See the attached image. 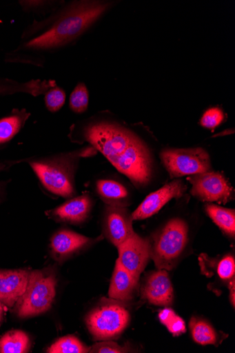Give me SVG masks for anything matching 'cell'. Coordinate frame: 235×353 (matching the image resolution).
Listing matches in <instances>:
<instances>
[{"label": "cell", "mask_w": 235, "mask_h": 353, "mask_svg": "<svg viewBox=\"0 0 235 353\" xmlns=\"http://www.w3.org/2000/svg\"><path fill=\"white\" fill-rule=\"evenodd\" d=\"M74 143H88L139 190L158 183L161 175L154 153L142 137L124 122L103 112L72 125Z\"/></svg>", "instance_id": "obj_1"}, {"label": "cell", "mask_w": 235, "mask_h": 353, "mask_svg": "<svg viewBox=\"0 0 235 353\" xmlns=\"http://www.w3.org/2000/svg\"><path fill=\"white\" fill-rule=\"evenodd\" d=\"M112 1L82 0L63 3L45 19L23 30L18 46L7 52V63L43 67L45 54L74 43L114 5Z\"/></svg>", "instance_id": "obj_2"}, {"label": "cell", "mask_w": 235, "mask_h": 353, "mask_svg": "<svg viewBox=\"0 0 235 353\" xmlns=\"http://www.w3.org/2000/svg\"><path fill=\"white\" fill-rule=\"evenodd\" d=\"M98 152L88 145L76 150L26 158L39 183L49 194L71 199L76 194V175L81 159Z\"/></svg>", "instance_id": "obj_3"}, {"label": "cell", "mask_w": 235, "mask_h": 353, "mask_svg": "<svg viewBox=\"0 0 235 353\" xmlns=\"http://www.w3.org/2000/svg\"><path fill=\"white\" fill-rule=\"evenodd\" d=\"M190 240L188 223L181 217L167 221L149 239L150 256L159 270H172L181 259Z\"/></svg>", "instance_id": "obj_4"}, {"label": "cell", "mask_w": 235, "mask_h": 353, "mask_svg": "<svg viewBox=\"0 0 235 353\" xmlns=\"http://www.w3.org/2000/svg\"><path fill=\"white\" fill-rule=\"evenodd\" d=\"M130 314L124 303L103 299L86 317L87 327L95 340L119 336L128 326Z\"/></svg>", "instance_id": "obj_5"}, {"label": "cell", "mask_w": 235, "mask_h": 353, "mask_svg": "<svg viewBox=\"0 0 235 353\" xmlns=\"http://www.w3.org/2000/svg\"><path fill=\"white\" fill-rule=\"evenodd\" d=\"M55 276L43 271L29 274L24 294L19 300L17 312L21 318L37 316L47 312L56 296Z\"/></svg>", "instance_id": "obj_6"}, {"label": "cell", "mask_w": 235, "mask_h": 353, "mask_svg": "<svg viewBox=\"0 0 235 353\" xmlns=\"http://www.w3.org/2000/svg\"><path fill=\"white\" fill-rule=\"evenodd\" d=\"M161 162L173 179L212 171L210 154L203 148H165L160 152Z\"/></svg>", "instance_id": "obj_7"}, {"label": "cell", "mask_w": 235, "mask_h": 353, "mask_svg": "<svg viewBox=\"0 0 235 353\" xmlns=\"http://www.w3.org/2000/svg\"><path fill=\"white\" fill-rule=\"evenodd\" d=\"M191 195L205 203L225 204L234 199V189L223 172H207L188 176Z\"/></svg>", "instance_id": "obj_8"}, {"label": "cell", "mask_w": 235, "mask_h": 353, "mask_svg": "<svg viewBox=\"0 0 235 353\" xmlns=\"http://www.w3.org/2000/svg\"><path fill=\"white\" fill-rule=\"evenodd\" d=\"M117 248V262L139 279L151 259L149 239L143 238L135 232Z\"/></svg>", "instance_id": "obj_9"}, {"label": "cell", "mask_w": 235, "mask_h": 353, "mask_svg": "<svg viewBox=\"0 0 235 353\" xmlns=\"http://www.w3.org/2000/svg\"><path fill=\"white\" fill-rule=\"evenodd\" d=\"M187 189V185L181 179H173L165 183L147 196L139 207L132 213L133 220H143L152 216L172 200L183 198Z\"/></svg>", "instance_id": "obj_10"}, {"label": "cell", "mask_w": 235, "mask_h": 353, "mask_svg": "<svg viewBox=\"0 0 235 353\" xmlns=\"http://www.w3.org/2000/svg\"><path fill=\"white\" fill-rule=\"evenodd\" d=\"M133 221L132 214L125 207L107 205L103 220V234L118 247L135 233Z\"/></svg>", "instance_id": "obj_11"}, {"label": "cell", "mask_w": 235, "mask_h": 353, "mask_svg": "<svg viewBox=\"0 0 235 353\" xmlns=\"http://www.w3.org/2000/svg\"><path fill=\"white\" fill-rule=\"evenodd\" d=\"M142 297L150 304L169 307L174 301V288L167 271L159 270L150 274L142 288Z\"/></svg>", "instance_id": "obj_12"}, {"label": "cell", "mask_w": 235, "mask_h": 353, "mask_svg": "<svg viewBox=\"0 0 235 353\" xmlns=\"http://www.w3.org/2000/svg\"><path fill=\"white\" fill-rule=\"evenodd\" d=\"M92 206V199L88 192H85L82 196L73 198L60 206L48 211L46 214L57 221L80 224L88 219Z\"/></svg>", "instance_id": "obj_13"}, {"label": "cell", "mask_w": 235, "mask_h": 353, "mask_svg": "<svg viewBox=\"0 0 235 353\" xmlns=\"http://www.w3.org/2000/svg\"><path fill=\"white\" fill-rule=\"evenodd\" d=\"M96 240L69 230L57 232L50 240V250L54 258L62 260L83 250Z\"/></svg>", "instance_id": "obj_14"}, {"label": "cell", "mask_w": 235, "mask_h": 353, "mask_svg": "<svg viewBox=\"0 0 235 353\" xmlns=\"http://www.w3.org/2000/svg\"><path fill=\"white\" fill-rule=\"evenodd\" d=\"M95 194L106 205L127 207L131 201V192L128 187L117 178L100 177L93 182Z\"/></svg>", "instance_id": "obj_15"}, {"label": "cell", "mask_w": 235, "mask_h": 353, "mask_svg": "<svg viewBox=\"0 0 235 353\" xmlns=\"http://www.w3.org/2000/svg\"><path fill=\"white\" fill-rule=\"evenodd\" d=\"M28 278L25 270H0V301L13 307L24 294Z\"/></svg>", "instance_id": "obj_16"}, {"label": "cell", "mask_w": 235, "mask_h": 353, "mask_svg": "<svg viewBox=\"0 0 235 353\" xmlns=\"http://www.w3.org/2000/svg\"><path fill=\"white\" fill-rule=\"evenodd\" d=\"M139 280L116 261L110 287V299L123 303L131 301L136 293Z\"/></svg>", "instance_id": "obj_17"}, {"label": "cell", "mask_w": 235, "mask_h": 353, "mask_svg": "<svg viewBox=\"0 0 235 353\" xmlns=\"http://www.w3.org/2000/svg\"><path fill=\"white\" fill-rule=\"evenodd\" d=\"M56 85L57 82L54 80L32 79L26 82H20L11 79L1 78L0 79V96L25 93L38 97L45 94L50 88Z\"/></svg>", "instance_id": "obj_18"}, {"label": "cell", "mask_w": 235, "mask_h": 353, "mask_svg": "<svg viewBox=\"0 0 235 353\" xmlns=\"http://www.w3.org/2000/svg\"><path fill=\"white\" fill-rule=\"evenodd\" d=\"M30 116L25 109L14 108L9 114L0 118V151L6 148L21 132Z\"/></svg>", "instance_id": "obj_19"}, {"label": "cell", "mask_w": 235, "mask_h": 353, "mask_svg": "<svg viewBox=\"0 0 235 353\" xmlns=\"http://www.w3.org/2000/svg\"><path fill=\"white\" fill-rule=\"evenodd\" d=\"M205 210L219 229L225 235L234 239L235 236L234 210L225 208L211 203H206Z\"/></svg>", "instance_id": "obj_20"}, {"label": "cell", "mask_w": 235, "mask_h": 353, "mask_svg": "<svg viewBox=\"0 0 235 353\" xmlns=\"http://www.w3.org/2000/svg\"><path fill=\"white\" fill-rule=\"evenodd\" d=\"M190 329L193 340L198 344L206 345L219 343L218 332L203 319L192 317L190 322Z\"/></svg>", "instance_id": "obj_21"}, {"label": "cell", "mask_w": 235, "mask_h": 353, "mask_svg": "<svg viewBox=\"0 0 235 353\" xmlns=\"http://www.w3.org/2000/svg\"><path fill=\"white\" fill-rule=\"evenodd\" d=\"M201 263L216 268L218 277L228 284L234 280L235 261L232 254H227L218 259H211L207 255L203 254L200 256Z\"/></svg>", "instance_id": "obj_22"}, {"label": "cell", "mask_w": 235, "mask_h": 353, "mask_svg": "<svg viewBox=\"0 0 235 353\" xmlns=\"http://www.w3.org/2000/svg\"><path fill=\"white\" fill-rule=\"evenodd\" d=\"M29 347V337L20 330L9 332L0 339V353H25Z\"/></svg>", "instance_id": "obj_23"}, {"label": "cell", "mask_w": 235, "mask_h": 353, "mask_svg": "<svg viewBox=\"0 0 235 353\" xmlns=\"http://www.w3.org/2000/svg\"><path fill=\"white\" fill-rule=\"evenodd\" d=\"M90 347L84 345L78 338L67 336L59 339L47 350L49 353H87Z\"/></svg>", "instance_id": "obj_24"}, {"label": "cell", "mask_w": 235, "mask_h": 353, "mask_svg": "<svg viewBox=\"0 0 235 353\" xmlns=\"http://www.w3.org/2000/svg\"><path fill=\"white\" fill-rule=\"evenodd\" d=\"M90 94L86 85L79 83L72 91L70 99V108L76 114L87 111L89 105Z\"/></svg>", "instance_id": "obj_25"}, {"label": "cell", "mask_w": 235, "mask_h": 353, "mask_svg": "<svg viewBox=\"0 0 235 353\" xmlns=\"http://www.w3.org/2000/svg\"><path fill=\"white\" fill-rule=\"evenodd\" d=\"M161 323L174 336H180L185 332V325L181 317L171 309H164L159 314Z\"/></svg>", "instance_id": "obj_26"}, {"label": "cell", "mask_w": 235, "mask_h": 353, "mask_svg": "<svg viewBox=\"0 0 235 353\" xmlns=\"http://www.w3.org/2000/svg\"><path fill=\"white\" fill-rule=\"evenodd\" d=\"M44 95L45 107L50 112L55 113L59 111L65 104V92L57 84L50 88Z\"/></svg>", "instance_id": "obj_27"}, {"label": "cell", "mask_w": 235, "mask_h": 353, "mask_svg": "<svg viewBox=\"0 0 235 353\" xmlns=\"http://www.w3.org/2000/svg\"><path fill=\"white\" fill-rule=\"evenodd\" d=\"M22 10L26 13L40 14L53 12L63 1H45V0H20L18 2Z\"/></svg>", "instance_id": "obj_28"}, {"label": "cell", "mask_w": 235, "mask_h": 353, "mask_svg": "<svg viewBox=\"0 0 235 353\" xmlns=\"http://www.w3.org/2000/svg\"><path fill=\"white\" fill-rule=\"evenodd\" d=\"M225 119L224 112L218 108H212L207 110L200 119L201 126L208 130H215L222 124Z\"/></svg>", "instance_id": "obj_29"}, {"label": "cell", "mask_w": 235, "mask_h": 353, "mask_svg": "<svg viewBox=\"0 0 235 353\" xmlns=\"http://www.w3.org/2000/svg\"><path fill=\"white\" fill-rule=\"evenodd\" d=\"M129 350L114 341H102L95 343L90 349V352L96 353H122Z\"/></svg>", "instance_id": "obj_30"}, {"label": "cell", "mask_w": 235, "mask_h": 353, "mask_svg": "<svg viewBox=\"0 0 235 353\" xmlns=\"http://www.w3.org/2000/svg\"><path fill=\"white\" fill-rule=\"evenodd\" d=\"M25 161L26 158L21 159L3 160V161H0V172L8 171L12 167L25 163Z\"/></svg>", "instance_id": "obj_31"}, {"label": "cell", "mask_w": 235, "mask_h": 353, "mask_svg": "<svg viewBox=\"0 0 235 353\" xmlns=\"http://www.w3.org/2000/svg\"><path fill=\"white\" fill-rule=\"evenodd\" d=\"M10 181H0V201L3 200L6 194V190L8 183Z\"/></svg>", "instance_id": "obj_32"}, {"label": "cell", "mask_w": 235, "mask_h": 353, "mask_svg": "<svg viewBox=\"0 0 235 353\" xmlns=\"http://www.w3.org/2000/svg\"><path fill=\"white\" fill-rule=\"evenodd\" d=\"M235 281H231L229 283V291H230V301L232 303V306L234 307V300H235V297H234V288H235Z\"/></svg>", "instance_id": "obj_33"}, {"label": "cell", "mask_w": 235, "mask_h": 353, "mask_svg": "<svg viewBox=\"0 0 235 353\" xmlns=\"http://www.w3.org/2000/svg\"><path fill=\"white\" fill-rule=\"evenodd\" d=\"M2 302L0 301V322H1L2 318H3V308L2 305Z\"/></svg>", "instance_id": "obj_34"}]
</instances>
